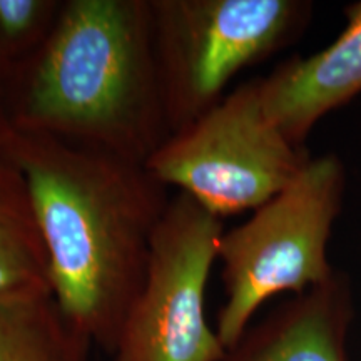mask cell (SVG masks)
<instances>
[{
    "label": "cell",
    "instance_id": "4",
    "mask_svg": "<svg viewBox=\"0 0 361 361\" xmlns=\"http://www.w3.org/2000/svg\"><path fill=\"white\" fill-rule=\"evenodd\" d=\"M149 8L169 134L214 107L239 71L290 42L306 13L296 0H149Z\"/></svg>",
    "mask_w": 361,
    "mask_h": 361
},
{
    "label": "cell",
    "instance_id": "7",
    "mask_svg": "<svg viewBox=\"0 0 361 361\" xmlns=\"http://www.w3.org/2000/svg\"><path fill=\"white\" fill-rule=\"evenodd\" d=\"M271 124L298 147L328 111L361 92V2L348 8V25L324 51L286 61L259 79Z\"/></svg>",
    "mask_w": 361,
    "mask_h": 361
},
{
    "label": "cell",
    "instance_id": "1",
    "mask_svg": "<svg viewBox=\"0 0 361 361\" xmlns=\"http://www.w3.org/2000/svg\"><path fill=\"white\" fill-rule=\"evenodd\" d=\"M0 154L29 188L54 300L111 355L173 196L141 162L49 135L13 129Z\"/></svg>",
    "mask_w": 361,
    "mask_h": 361
},
{
    "label": "cell",
    "instance_id": "9",
    "mask_svg": "<svg viewBox=\"0 0 361 361\" xmlns=\"http://www.w3.org/2000/svg\"><path fill=\"white\" fill-rule=\"evenodd\" d=\"M52 295L42 231L20 171L0 154V300Z\"/></svg>",
    "mask_w": 361,
    "mask_h": 361
},
{
    "label": "cell",
    "instance_id": "5",
    "mask_svg": "<svg viewBox=\"0 0 361 361\" xmlns=\"http://www.w3.org/2000/svg\"><path fill=\"white\" fill-rule=\"evenodd\" d=\"M308 161L303 147L271 124L256 79L169 134L144 166L166 188H178L223 219L258 209L283 191Z\"/></svg>",
    "mask_w": 361,
    "mask_h": 361
},
{
    "label": "cell",
    "instance_id": "12",
    "mask_svg": "<svg viewBox=\"0 0 361 361\" xmlns=\"http://www.w3.org/2000/svg\"><path fill=\"white\" fill-rule=\"evenodd\" d=\"M7 66L4 64L0 59V151L6 146L13 133V126L11 123L7 111V101H6V80H7Z\"/></svg>",
    "mask_w": 361,
    "mask_h": 361
},
{
    "label": "cell",
    "instance_id": "3",
    "mask_svg": "<svg viewBox=\"0 0 361 361\" xmlns=\"http://www.w3.org/2000/svg\"><path fill=\"white\" fill-rule=\"evenodd\" d=\"M343 168L335 156L310 159L283 191L246 223L223 233L224 305L216 333L231 350L250 328L252 314L279 293L300 295L333 276L326 243L341 206Z\"/></svg>",
    "mask_w": 361,
    "mask_h": 361
},
{
    "label": "cell",
    "instance_id": "6",
    "mask_svg": "<svg viewBox=\"0 0 361 361\" xmlns=\"http://www.w3.org/2000/svg\"><path fill=\"white\" fill-rule=\"evenodd\" d=\"M223 223L186 194L171 197L151 243L141 290L112 361H221L226 350L206 319L204 300Z\"/></svg>",
    "mask_w": 361,
    "mask_h": 361
},
{
    "label": "cell",
    "instance_id": "11",
    "mask_svg": "<svg viewBox=\"0 0 361 361\" xmlns=\"http://www.w3.org/2000/svg\"><path fill=\"white\" fill-rule=\"evenodd\" d=\"M61 7V0H0V59L7 69L42 45Z\"/></svg>",
    "mask_w": 361,
    "mask_h": 361
},
{
    "label": "cell",
    "instance_id": "8",
    "mask_svg": "<svg viewBox=\"0 0 361 361\" xmlns=\"http://www.w3.org/2000/svg\"><path fill=\"white\" fill-rule=\"evenodd\" d=\"M348 290L333 274L246 329L221 361H345Z\"/></svg>",
    "mask_w": 361,
    "mask_h": 361
},
{
    "label": "cell",
    "instance_id": "10",
    "mask_svg": "<svg viewBox=\"0 0 361 361\" xmlns=\"http://www.w3.org/2000/svg\"><path fill=\"white\" fill-rule=\"evenodd\" d=\"M92 348L52 295L0 300V361H89Z\"/></svg>",
    "mask_w": 361,
    "mask_h": 361
},
{
    "label": "cell",
    "instance_id": "2",
    "mask_svg": "<svg viewBox=\"0 0 361 361\" xmlns=\"http://www.w3.org/2000/svg\"><path fill=\"white\" fill-rule=\"evenodd\" d=\"M13 129L146 164L169 137L149 0H62L37 51L7 72Z\"/></svg>",
    "mask_w": 361,
    "mask_h": 361
}]
</instances>
